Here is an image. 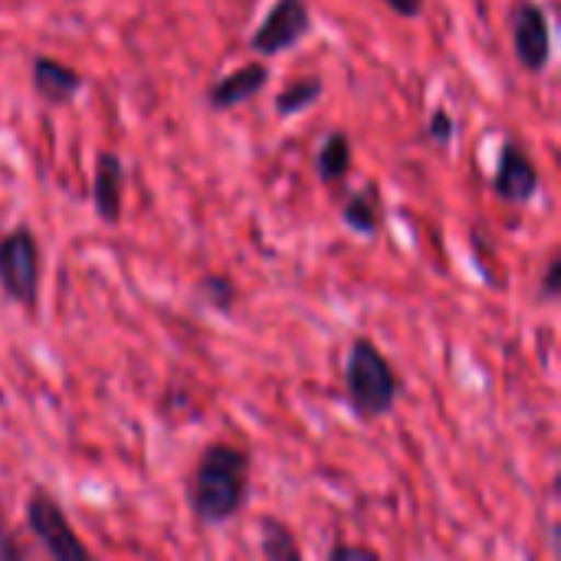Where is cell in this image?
<instances>
[{
	"instance_id": "2",
	"label": "cell",
	"mask_w": 561,
	"mask_h": 561,
	"mask_svg": "<svg viewBox=\"0 0 561 561\" xmlns=\"http://www.w3.org/2000/svg\"><path fill=\"white\" fill-rule=\"evenodd\" d=\"M345 391H348L352 411L365 421H375L394 411L401 398V381L375 342L368 339L352 342L348 358H345Z\"/></svg>"
},
{
	"instance_id": "6",
	"label": "cell",
	"mask_w": 561,
	"mask_h": 561,
	"mask_svg": "<svg viewBox=\"0 0 561 561\" xmlns=\"http://www.w3.org/2000/svg\"><path fill=\"white\" fill-rule=\"evenodd\" d=\"M510 30H513V49L516 59L526 72H542L552 59V23L542 3L523 0L510 13Z\"/></svg>"
},
{
	"instance_id": "4",
	"label": "cell",
	"mask_w": 561,
	"mask_h": 561,
	"mask_svg": "<svg viewBox=\"0 0 561 561\" xmlns=\"http://www.w3.org/2000/svg\"><path fill=\"white\" fill-rule=\"evenodd\" d=\"M0 289L10 302L33 309L39 296V243L26 227L0 237Z\"/></svg>"
},
{
	"instance_id": "11",
	"label": "cell",
	"mask_w": 561,
	"mask_h": 561,
	"mask_svg": "<svg viewBox=\"0 0 561 561\" xmlns=\"http://www.w3.org/2000/svg\"><path fill=\"white\" fill-rule=\"evenodd\" d=\"M381 191L375 184H365L362 191L348 194V201L342 204V224L358 233V237H375L381 230Z\"/></svg>"
},
{
	"instance_id": "14",
	"label": "cell",
	"mask_w": 561,
	"mask_h": 561,
	"mask_svg": "<svg viewBox=\"0 0 561 561\" xmlns=\"http://www.w3.org/2000/svg\"><path fill=\"white\" fill-rule=\"evenodd\" d=\"M260 552L270 561H302V546L296 542L293 529L270 516L260 523Z\"/></svg>"
},
{
	"instance_id": "19",
	"label": "cell",
	"mask_w": 561,
	"mask_h": 561,
	"mask_svg": "<svg viewBox=\"0 0 561 561\" xmlns=\"http://www.w3.org/2000/svg\"><path fill=\"white\" fill-rule=\"evenodd\" d=\"M329 561H339V559H365V561H375L378 559V552L375 549H362V546H345V542H339V546H332L329 549V556H325Z\"/></svg>"
},
{
	"instance_id": "12",
	"label": "cell",
	"mask_w": 561,
	"mask_h": 561,
	"mask_svg": "<svg viewBox=\"0 0 561 561\" xmlns=\"http://www.w3.org/2000/svg\"><path fill=\"white\" fill-rule=\"evenodd\" d=\"M352 171V141L345 131H329L316 151V174L322 184H342Z\"/></svg>"
},
{
	"instance_id": "5",
	"label": "cell",
	"mask_w": 561,
	"mask_h": 561,
	"mask_svg": "<svg viewBox=\"0 0 561 561\" xmlns=\"http://www.w3.org/2000/svg\"><path fill=\"white\" fill-rule=\"evenodd\" d=\"M312 26V13L306 0H276L266 16L260 20V26L250 36V49L256 56H279L289 53L293 46L302 43V36Z\"/></svg>"
},
{
	"instance_id": "7",
	"label": "cell",
	"mask_w": 561,
	"mask_h": 561,
	"mask_svg": "<svg viewBox=\"0 0 561 561\" xmlns=\"http://www.w3.org/2000/svg\"><path fill=\"white\" fill-rule=\"evenodd\" d=\"M542 187V178L533 164V158L519 148V145H503L500 151V164H496V174H493V191L496 197H503L506 204H533L536 194Z\"/></svg>"
},
{
	"instance_id": "18",
	"label": "cell",
	"mask_w": 561,
	"mask_h": 561,
	"mask_svg": "<svg viewBox=\"0 0 561 561\" xmlns=\"http://www.w3.org/2000/svg\"><path fill=\"white\" fill-rule=\"evenodd\" d=\"M26 559V549L16 542V536L7 529V523L0 519V561H20Z\"/></svg>"
},
{
	"instance_id": "17",
	"label": "cell",
	"mask_w": 561,
	"mask_h": 561,
	"mask_svg": "<svg viewBox=\"0 0 561 561\" xmlns=\"http://www.w3.org/2000/svg\"><path fill=\"white\" fill-rule=\"evenodd\" d=\"M559 293H561V253L556 250V253H552V260H549V266H546V273H542L539 296H542L546 302H552V299H559Z\"/></svg>"
},
{
	"instance_id": "16",
	"label": "cell",
	"mask_w": 561,
	"mask_h": 561,
	"mask_svg": "<svg viewBox=\"0 0 561 561\" xmlns=\"http://www.w3.org/2000/svg\"><path fill=\"white\" fill-rule=\"evenodd\" d=\"M454 135H457V122H454V115H450L447 108H434V115H431V122H427V128H424V138L444 148V145H450V141H454Z\"/></svg>"
},
{
	"instance_id": "15",
	"label": "cell",
	"mask_w": 561,
	"mask_h": 561,
	"mask_svg": "<svg viewBox=\"0 0 561 561\" xmlns=\"http://www.w3.org/2000/svg\"><path fill=\"white\" fill-rule=\"evenodd\" d=\"M194 293H197V299H201L207 309H214V312H220V316L233 312V306H237V286H233V279L224 276V273H204V276L197 279Z\"/></svg>"
},
{
	"instance_id": "10",
	"label": "cell",
	"mask_w": 561,
	"mask_h": 561,
	"mask_svg": "<svg viewBox=\"0 0 561 561\" xmlns=\"http://www.w3.org/2000/svg\"><path fill=\"white\" fill-rule=\"evenodd\" d=\"M122 194H125V164L115 151H99L92 171V207L102 224L122 220Z\"/></svg>"
},
{
	"instance_id": "8",
	"label": "cell",
	"mask_w": 561,
	"mask_h": 561,
	"mask_svg": "<svg viewBox=\"0 0 561 561\" xmlns=\"http://www.w3.org/2000/svg\"><path fill=\"white\" fill-rule=\"evenodd\" d=\"M82 82L85 79H82L79 69H72V66H66V62H59L53 56L36 53L30 59V85L49 105H69L82 92Z\"/></svg>"
},
{
	"instance_id": "20",
	"label": "cell",
	"mask_w": 561,
	"mask_h": 561,
	"mask_svg": "<svg viewBox=\"0 0 561 561\" xmlns=\"http://www.w3.org/2000/svg\"><path fill=\"white\" fill-rule=\"evenodd\" d=\"M381 3L404 20H417L424 13V0H381Z\"/></svg>"
},
{
	"instance_id": "3",
	"label": "cell",
	"mask_w": 561,
	"mask_h": 561,
	"mask_svg": "<svg viewBox=\"0 0 561 561\" xmlns=\"http://www.w3.org/2000/svg\"><path fill=\"white\" fill-rule=\"evenodd\" d=\"M23 516H26V529L30 536L46 549V556H53L56 561H89L92 552L82 546V539L76 536L72 523L66 519L62 506L46 493V490H30L26 496V506H23Z\"/></svg>"
},
{
	"instance_id": "9",
	"label": "cell",
	"mask_w": 561,
	"mask_h": 561,
	"mask_svg": "<svg viewBox=\"0 0 561 561\" xmlns=\"http://www.w3.org/2000/svg\"><path fill=\"white\" fill-rule=\"evenodd\" d=\"M270 82V66L266 62H243L240 69L227 72L224 79L207 85V105L217 112H230L250 99H256Z\"/></svg>"
},
{
	"instance_id": "1",
	"label": "cell",
	"mask_w": 561,
	"mask_h": 561,
	"mask_svg": "<svg viewBox=\"0 0 561 561\" xmlns=\"http://www.w3.org/2000/svg\"><path fill=\"white\" fill-rule=\"evenodd\" d=\"M250 496V454L233 444H210L197 457L184 500L201 526H224L240 516Z\"/></svg>"
},
{
	"instance_id": "13",
	"label": "cell",
	"mask_w": 561,
	"mask_h": 561,
	"mask_svg": "<svg viewBox=\"0 0 561 561\" xmlns=\"http://www.w3.org/2000/svg\"><path fill=\"white\" fill-rule=\"evenodd\" d=\"M322 92H325L322 76H302V79H293L286 89H279V95L273 99V108L279 118H289V115L312 108L322 99Z\"/></svg>"
}]
</instances>
